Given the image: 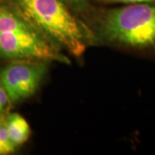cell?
Listing matches in <instances>:
<instances>
[{
	"mask_svg": "<svg viewBox=\"0 0 155 155\" xmlns=\"http://www.w3.org/2000/svg\"><path fill=\"white\" fill-rule=\"evenodd\" d=\"M48 62L21 60L12 61L0 71V84L11 104H17L33 96L48 71Z\"/></svg>",
	"mask_w": 155,
	"mask_h": 155,
	"instance_id": "277c9868",
	"label": "cell"
},
{
	"mask_svg": "<svg viewBox=\"0 0 155 155\" xmlns=\"http://www.w3.org/2000/svg\"><path fill=\"white\" fill-rule=\"evenodd\" d=\"M4 116L0 117V155H8L13 153L17 147L11 142L6 129Z\"/></svg>",
	"mask_w": 155,
	"mask_h": 155,
	"instance_id": "8992f818",
	"label": "cell"
},
{
	"mask_svg": "<svg viewBox=\"0 0 155 155\" xmlns=\"http://www.w3.org/2000/svg\"><path fill=\"white\" fill-rule=\"evenodd\" d=\"M104 5H134L143 3H155V0H97Z\"/></svg>",
	"mask_w": 155,
	"mask_h": 155,
	"instance_id": "ba28073f",
	"label": "cell"
},
{
	"mask_svg": "<svg viewBox=\"0 0 155 155\" xmlns=\"http://www.w3.org/2000/svg\"><path fill=\"white\" fill-rule=\"evenodd\" d=\"M87 0H64L67 5L76 7V8H83L85 5Z\"/></svg>",
	"mask_w": 155,
	"mask_h": 155,
	"instance_id": "9c48e42d",
	"label": "cell"
},
{
	"mask_svg": "<svg viewBox=\"0 0 155 155\" xmlns=\"http://www.w3.org/2000/svg\"><path fill=\"white\" fill-rule=\"evenodd\" d=\"M22 17L61 50L75 57L84 54L91 33L64 0H8Z\"/></svg>",
	"mask_w": 155,
	"mask_h": 155,
	"instance_id": "6da1fadb",
	"label": "cell"
},
{
	"mask_svg": "<svg viewBox=\"0 0 155 155\" xmlns=\"http://www.w3.org/2000/svg\"><path fill=\"white\" fill-rule=\"evenodd\" d=\"M6 129L11 142L17 147L23 145L30 137V127L25 118L18 113H7L4 116Z\"/></svg>",
	"mask_w": 155,
	"mask_h": 155,
	"instance_id": "5b68a950",
	"label": "cell"
},
{
	"mask_svg": "<svg viewBox=\"0 0 155 155\" xmlns=\"http://www.w3.org/2000/svg\"><path fill=\"white\" fill-rule=\"evenodd\" d=\"M0 56L11 61L70 64L68 57L9 2H0Z\"/></svg>",
	"mask_w": 155,
	"mask_h": 155,
	"instance_id": "3957f363",
	"label": "cell"
},
{
	"mask_svg": "<svg viewBox=\"0 0 155 155\" xmlns=\"http://www.w3.org/2000/svg\"><path fill=\"white\" fill-rule=\"evenodd\" d=\"M11 104V102L8 95L3 86L0 84V117L8 113V110L10 109Z\"/></svg>",
	"mask_w": 155,
	"mask_h": 155,
	"instance_id": "52a82bcc",
	"label": "cell"
},
{
	"mask_svg": "<svg viewBox=\"0 0 155 155\" xmlns=\"http://www.w3.org/2000/svg\"><path fill=\"white\" fill-rule=\"evenodd\" d=\"M100 36L122 49L155 55V3L106 10L100 17Z\"/></svg>",
	"mask_w": 155,
	"mask_h": 155,
	"instance_id": "7a4b0ae2",
	"label": "cell"
}]
</instances>
